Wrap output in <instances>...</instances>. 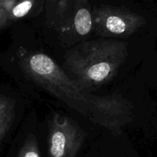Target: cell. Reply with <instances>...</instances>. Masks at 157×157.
I'll return each mask as SVG.
<instances>
[{
    "instance_id": "3957f363",
    "label": "cell",
    "mask_w": 157,
    "mask_h": 157,
    "mask_svg": "<svg viewBox=\"0 0 157 157\" xmlns=\"http://www.w3.org/2000/svg\"><path fill=\"white\" fill-rule=\"evenodd\" d=\"M85 136L75 121L55 115L49 126L48 157H76Z\"/></svg>"
},
{
    "instance_id": "9c48e42d",
    "label": "cell",
    "mask_w": 157,
    "mask_h": 157,
    "mask_svg": "<svg viewBox=\"0 0 157 157\" xmlns=\"http://www.w3.org/2000/svg\"><path fill=\"white\" fill-rule=\"evenodd\" d=\"M3 18V15H2V12L1 13H0V24H1V22H2V18Z\"/></svg>"
},
{
    "instance_id": "5b68a950",
    "label": "cell",
    "mask_w": 157,
    "mask_h": 157,
    "mask_svg": "<svg viewBox=\"0 0 157 157\" xmlns=\"http://www.w3.org/2000/svg\"><path fill=\"white\" fill-rule=\"evenodd\" d=\"M15 116V103L10 98L0 97V143L9 131Z\"/></svg>"
},
{
    "instance_id": "6da1fadb",
    "label": "cell",
    "mask_w": 157,
    "mask_h": 157,
    "mask_svg": "<svg viewBox=\"0 0 157 157\" xmlns=\"http://www.w3.org/2000/svg\"><path fill=\"white\" fill-rule=\"evenodd\" d=\"M32 79L54 96L95 124L116 130L123 126L125 113L124 100L116 97L90 94L48 55L35 54L27 62Z\"/></svg>"
},
{
    "instance_id": "52a82bcc",
    "label": "cell",
    "mask_w": 157,
    "mask_h": 157,
    "mask_svg": "<svg viewBox=\"0 0 157 157\" xmlns=\"http://www.w3.org/2000/svg\"><path fill=\"white\" fill-rule=\"evenodd\" d=\"M18 157H41L35 136H30L27 138L18 153Z\"/></svg>"
},
{
    "instance_id": "ba28073f",
    "label": "cell",
    "mask_w": 157,
    "mask_h": 157,
    "mask_svg": "<svg viewBox=\"0 0 157 157\" xmlns=\"http://www.w3.org/2000/svg\"><path fill=\"white\" fill-rule=\"evenodd\" d=\"M32 2L24 1L18 3L12 9V14L15 18H21L29 13L32 7Z\"/></svg>"
},
{
    "instance_id": "7a4b0ae2",
    "label": "cell",
    "mask_w": 157,
    "mask_h": 157,
    "mask_svg": "<svg viewBox=\"0 0 157 157\" xmlns=\"http://www.w3.org/2000/svg\"><path fill=\"white\" fill-rule=\"evenodd\" d=\"M127 45L124 41L99 39L87 41L71 51L64 67L84 89L96 87L113 79L124 63Z\"/></svg>"
},
{
    "instance_id": "277c9868",
    "label": "cell",
    "mask_w": 157,
    "mask_h": 157,
    "mask_svg": "<svg viewBox=\"0 0 157 157\" xmlns=\"http://www.w3.org/2000/svg\"><path fill=\"white\" fill-rule=\"evenodd\" d=\"M96 32L101 36H128L141 24L139 15L123 8L101 6L94 15Z\"/></svg>"
},
{
    "instance_id": "8992f818",
    "label": "cell",
    "mask_w": 157,
    "mask_h": 157,
    "mask_svg": "<svg viewBox=\"0 0 157 157\" xmlns=\"http://www.w3.org/2000/svg\"><path fill=\"white\" fill-rule=\"evenodd\" d=\"M75 29L80 35H86L91 30L93 18L90 11L86 8H81L76 12L74 21Z\"/></svg>"
}]
</instances>
